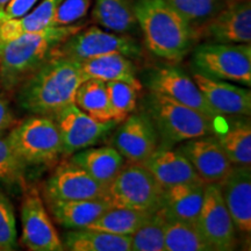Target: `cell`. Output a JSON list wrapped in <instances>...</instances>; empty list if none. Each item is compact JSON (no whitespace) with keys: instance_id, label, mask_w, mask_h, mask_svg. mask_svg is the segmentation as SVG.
<instances>
[{"instance_id":"8992f818","label":"cell","mask_w":251,"mask_h":251,"mask_svg":"<svg viewBox=\"0 0 251 251\" xmlns=\"http://www.w3.org/2000/svg\"><path fill=\"white\" fill-rule=\"evenodd\" d=\"M163 186L139 163L125 164L105 186L101 199L111 207L155 212L161 208Z\"/></svg>"},{"instance_id":"52a82bcc","label":"cell","mask_w":251,"mask_h":251,"mask_svg":"<svg viewBox=\"0 0 251 251\" xmlns=\"http://www.w3.org/2000/svg\"><path fill=\"white\" fill-rule=\"evenodd\" d=\"M12 148L29 165H49L63 155L61 134L54 119L33 115L6 135Z\"/></svg>"},{"instance_id":"2e32d148","label":"cell","mask_w":251,"mask_h":251,"mask_svg":"<svg viewBox=\"0 0 251 251\" xmlns=\"http://www.w3.org/2000/svg\"><path fill=\"white\" fill-rule=\"evenodd\" d=\"M193 80L203 98L220 117H250V87H241L230 81L213 79L194 72Z\"/></svg>"},{"instance_id":"30bf717a","label":"cell","mask_w":251,"mask_h":251,"mask_svg":"<svg viewBox=\"0 0 251 251\" xmlns=\"http://www.w3.org/2000/svg\"><path fill=\"white\" fill-rule=\"evenodd\" d=\"M143 80L144 85L151 92L163 94L175 101L202 113L213 120L221 118L207 103L193 78L180 68L174 65L150 68L144 74Z\"/></svg>"},{"instance_id":"603a6c76","label":"cell","mask_w":251,"mask_h":251,"mask_svg":"<svg viewBox=\"0 0 251 251\" xmlns=\"http://www.w3.org/2000/svg\"><path fill=\"white\" fill-rule=\"evenodd\" d=\"M70 161L84 169L93 179L103 186H106L125 165V158L114 147H89L72 153Z\"/></svg>"},{"instance_id":"9c48e42d","label":"cell","mask_w":251,"mask_h":251,"mask_svg":"<svg viewBox=\"0 0 251 251\" xmlns=\"http://www.w3.org/2000/svg\"><path fill=\"white\" fill-rule=\"evenodd\" d=\"M21 243L30 251H63L62 238L36 187L24 190L21 203Z\"/></svg>"},{"instance_id":"484cf974","label":"cell","mask_w":251,"mask_h":251,"mask_svg":"<svg viewBox=\"0 0 251 251\" xmlns=\"http://www.w3.org/2000/svg\"><path fill=\"white\" fill-rule=\"evenodd\" d=\"M61 2L62 0H40L23 17L2 23L0 25V42L51 27L55 12Z\"/></svg>"},{"instance_id":"e575fe53","label":"cell","mask_w":251,"mask_h":251,"mask_svg":"<svg viewBox=\"0 0 251 251\" xmlns=\"http://www.w3.org/2000/svg\"><path fill=\"white\" fill-rule=\"evenodd\" d=\"M17 248L18 230L13 205L0 190V251H13Z\"/></svg>"},{"instance_id":"cb8c5ba5","label":"cell","mask_w":251,"mask_h":251,"mask_svg":"<svg viewBox=\"0 0 251 251\" xmlns=\"http://www.w3.org/2000/svg\"><path fill=\"white\" fill-rule=\"evenodd\" d=\"M214 137L233 165H251V124L237 117L225 128L215 126Z\"/></svg>"},{"instance_id":"5bb4252c","label":"cell","mask_w":251,"mask_h":251,"mask_svg":"<svg viewBox=\"0 0 251 251\" xmlns=\"http://www.w3.org/2000/svg\"><path fill=\"white\" fill-rule=\"evenodd\" d=\"M105 186L71 161L62 162L43 187L46 202L90 200L102 198Z\"/></svg>"},{"instance_id":"8d00e7d4","label":"cell","mask_w":251,"mask_h":251,"mask_svg":"<svg viewBox=\"0 0 251 251\" xmlns=\"http://www.w3.org/2000/svg\"><path fill=\"white\" fill-rule=\"evenodd\" d=\"M40 0H9L7 4L0 8V25L7 20L23 17Z\"/></svg>"},{"instance_id":"277c9868","label":"cell","mask_w":251,"mask_h":251,"mask_svg":"<svg viewBox=\"0 0 251 251\" xmlns=\"http://www.w3.org/2000/svg\"><path fill=\"white\" fill-rule=\"evenodd\" d=\"M143 107L156 129L159 148H172L175 144L214 134L216 120L163 94L149 91Z\"/></svg>"},{"instance_id":"e0dca14e","label":"cell","mask_w":251,"mask_h":251,"mask_svg":"<svg viewBox=\"0 0 251 251\" xmlns=\"http://www.w3.org/2000/svg\"><path fill=\"white\" fill-rule=\"evenodd\" d=\"M178 150L190 161L205 184H219L233 165L214 135L185 141Z\"/></svg>"},{"instance_id":"d4e9b609","label":"cell","mask_w":251,"mask_h":251,"mask_svg":"<svg viewBox=\"0 0 251 251\" xmlns=\"http://www.w3.org/2000/svg\"><path fill=\"white\" fill-rule=\"evenodd\" d=\"M62 242L70 251H131L130 236L90 228L72 229L63 235Z\"/></svg>"},{"instance_id":"ac0fdd59","label":"cell","mask_w":251,"mask_h":251,"mask_svg":"<svg viewBox=\"0 0 251 251\" xmlns=\"http://www.w3.org/2000/svg\"><path fill=\"white\" fill-rule=\"evenodd\" d=\"M219 185L235 229L249 235L251 231L250 165H231L230 170Z\"/></svg>"},{"instance_id":"44dd1931","label":"cell","mask_w":251,"mask_h":251,"mask_svg":"<svg viewBox=\"0 0 251 251\" xmlns=\"http://www.w3.org/2000/svg\"><path fill=\"white\" fill-rule=\"evenodd\" d=\"M85 79L105 81H125L142 90V84L136 77V68L133 61L121 54H108L79 62Z\"/></svg>"},{"instance_id":"4fadbf2b","label":"cell","mask_w":251,"mask_h":251,"mask_svg":"<svg viewBox=\"0 0 251 251\" xmlns=\"http://www.w3.org/2000/svg\"><path fill=\"white\" fill-rule=\"evenodd\" d=\"M198 40L215 43H251L250 0H228L211 20L197 31Z\"/></svg>"},{"instance_id":"3957f363","label":"cell","mask_w":251,"mask_h":251,"mask_svg":"<svg viewBox=\"0 0 251 251\" xmlns=\"http://www.w3.org/2000/svg\"><path fill=\"white\" fill-rule=\"evenodd\" d=\"M84 28L83 24L51 26L0 42V90L14 92L19 85L51 57L59 43Z\"/></svg>"},{"instance_id":"d6a6232c","label":"cell","mask_w":251,"mask_h":251,"mask_svg":"<svg viewBox=\"0 0 251 251\" xmlns=\"http://www.w3.org/2000/svg\"><path fill=\"white\" fill-rule=\"evenodd\" d=\"M197 31L219 13L228 0H166Z\"/></svg>"},{"instance_id":"f546056e","label":"cell","mask_w":251,"mask_h":251,"mask_svg":"<svg viewBox=\"0 0 251 251\" xmlns=\"http://www.w3.org/2000/svg\"><path fill=\"white\" fill-rule=\"evenodd\" d=\"M151 213L152 212L121 208V207H108L87 228L107 231L111 234L130 236L149 218Z\"/></svg>"},{"instance_id":"f1b7e54d","label":"cell","mask_w":251,"mask_h":251,"mask_svg":"<svg viewBox=\"0 0 251 251\" xmlns=\"http://www.w3.org/2000/svg\"><path fill=\"white\" fill-rule=\"evenodd\" d=\"M164 244L165 251H213L197 224L183 220L166 218Z\"/></svg>"},{"instance_id":"f35d334b","label":"cell","mask_w":251,"mask_h":251,"mask_svg":"<svg viewBox=\"0 0 251 251\" xmlns=\"http://www.w3.org/2000/svg\"><path fill=\"white\" fill-rule=\"evenodd\" d=\"M9 1V0H0V8L2 7V6H5L7 2Z\"/></svg>"},{"instance_id":"1f68e13d","label":"cell","mask_w":251,"mask_h":251,"mask_svg":"<svg viewBox=\"0 0 251 251\" xmlns=\"http://www.w3.org/2000/svg\"><path fill=\"white\" fill-rule=\"evenodd\" d=\"M28 166L12 148L7 136H0V186L26 188Z\"/></svg>"},{"instance_id":"ba28073f","label":"cell","mask_w":251,"mask_h":251,"mask_svg":"<svg viewBox=\"0 0 251 251\" xmlns=\"http://www.w3.org/2000/svg\"><path fill=\"white\" fill-rule=\"evenodd\" d=\"M108 54H121L129 58L142 55V47L129 34L102 30L99 27L81 28L52 50L51 57H64L83 62Z\"/></svg>"},{"instance_id":"7402d4cb","label":"cell","mask_w":251,"mask_h":251,"mask_svg":"<svg viewBox=\"0 0 251 251\" xmlns=\"http://www.w3.org/2000/svg\"><path fill=\"white\" fill-rule=\"evenodd\" d=\"M47 206L56 224L70 230L87 228L108 207H111L101 198L90 200L48 201Z\"/></svg>"},{"instance_id":"74e56055","label":"cell","mask_w":251,"mask_h":251,"mask_svg":"<svg viewBox=\"0 0 251 251\" xmlns=\"http://www.w3.org/2000/svg\"><path fill=\"white\" fill-rule=\"evenodd\" d=\"M17 125L14 114L5 94L0 91V136Z\"/></svg>"},{"instance_id":"836d02e7","label":"cell","mask_w":251,"mask_h":251,"mask_svg":"<svg viewBox=\"0 0 251 251\" xmlns=\"http://www.w3.org/2000/svg\"><path fill=\"white\" fill-rule=\"evenodd\" d=\"M106 85L108 90L112 120L119 124L135 111L140 90L125 81H107Z\"/></svg>"},{"instance_id":"7a4b0ae2","label":"cell","mask_w":251,"mask_h":251,"mask_svg":"<svg viewBox=\"0 0 251 251\" xmlns=\"http://www.w3.org/2000/svg\"><path fill=\"white\" fill-rule=\"evenodd\" d=\"M134 13L151 54L177 63L192 51L196 31L166 0H134Z\"/></svg>"},{"instance_id":"7c38bea8","label":"cell","mask_w":251,"mask_h":251,"mask_svg":"<svg viewBox=\"0 0 251 251\" xmlns=\"http://www.w3.org/2000/svg\"><path fill=\"white\" fill-rule=\"evenodd\" d=\"M54 121L61 134L63 155L65 156H71L79 150L94 146L105 139L118 125L114 120L106 122L94 120L75 103L59 112Z\"/></svg>"},{"instance_id":"5b68a950","label":"cell","mask_w":251,"mask_h":251,"mask_svg":"<svg viewBox=\"0 0 251 251\" xmlns=\"http://www.w3.org/2000/svg\"><path fill=\"white\" fill-rule=\"evenodd\" d=\"M191 64L202 76L251 86L250 43H201L193 47Z\"/></svg>"},{"instance_id":"4316f807","label":"cell","mask_w":251,"mask_h":251,"mask_svg":"<svg viewBox=\"0 0 251 251\" xmlns=\"http://www.w3.org/2000/svg\"><path fill=\"white\" fill-rule=\"evenodd\" d=\"M92 19L113 33L130 35L139 28L134 13V0H96Z\"/></svg>"},{"instance_id":"d6986e66","label":"cell","mask_w":251,"mask_h":251,"mask_svg":"<svg viewBox=\"0 0 251 251\" xmlns=\"http://www.w3.org/2000/svg\"><path fill=\"white\" fill-rule=\"evenodd\" d=\"M142 165L163 187L181 183L202 181L190 161L178 149L157 148Z\"/></svg>"},{"instance_id":"d590c367","label":"cell","mask_w":251,"mask_h":251,"mask_svg":"<svg viewBox=\"0 0 251 251\" xmlns=\"http://www.w3.org/2000/svg\"><path fill=\"white\" fill-rule=\"evenodd\" d=\"M91 0H62L56 9L52 26H70L86 17Z\"/></svg>"},{"instance_id":"6da1fadb","label":"cell","mask_w":251,"mask_h":251,"mask_svg":"<svg viewBox=\"0 0 251 251\" xmlns=\"http://www.w3.org/2000/svg\"><path fill=\"white\" fill-rule=\"evenodd\" d=\"M85 80L80 63L64 57H50L15 92L18 106L31 115L54 119L74 103L75 94Z\"/></svg>"},{"instance_id":"83f0119b","label":"cell","mask_w":251,"mask_h":251,"mask_svg":"<svg viewBox=\"0 0 251 251\" xmlns=\"http://www.w3.org/2000/svg\"><path fill=\"white\" fill-rule=\"evenodd\" d=\"M74 103L94 120L100 122L112 120L108 90L105 81L99 79L81 81L75 94Z\"/></svg>"},{"instance_id":"9a60e30c","label":"cell","mask_w":251,"mask_h":251,"mask_svg":"<svg viewBox=\"0 0 251 251\" xmlns=\"http://www.w3.org/2000/svg\"><path fill=\"white\" fill-rule=\"evenodd\" d=\"M118 128L113 147L130 163H142L158 148V137L146 113L130 114Z\"/></svg>"},{"instance_id":"ffe728a7","label":"cell","mask_w":251,"mask_h":251,"mask_svg":"<svg viewBox=\"0 0 251 251\" xmlns=\"http://www.w3.org/2000/svg\"><path fill=\"white\" fill-rule=\"evenodd\" d=\"M205 185L203 181H192L163 187L161 208L166 218L197 224Z\"/></svg>"},{"instance_id":"8fae6325","label":"cell","mask_w":251,"mask_h":251,"mask_svg":"<svg viewBox=\"0 0 251 251\" xmlns=\"http://www.w3.org/2000/svg\"><path fill=\"white\" fill-rule=\"evenodd\" d=\"M197 226L213 251H230L236 248V229L219 184L205 185Z\"/></svg>"},{"instance_id":"4dcf8cb0","label":"cell","mask_w":251,"mask_h":251,"mask_svg":"<svg viewBox=\"0 0 251 251\" xmlns=\"http://www.w3.org/2000/svg\"><path fill=\"white\" fill-rule=\"evenodd\" d=\"M165 214L157 209L130 235L131 251H165L164 228Z\"/></svg>"}]
</instances>
